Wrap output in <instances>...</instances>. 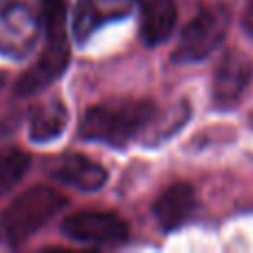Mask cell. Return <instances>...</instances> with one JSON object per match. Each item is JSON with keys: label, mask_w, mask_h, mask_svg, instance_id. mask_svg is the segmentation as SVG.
Returning a JSON list of instances; mask_svg holds the SVG:
<instances>
[{"label": "cell", "mask_w": 253, "mask_h": 253, "mask_svg": "<svg viewBox=\"0 0 253 253\" xmlns=\"http://www.w3.org/2000/svg\"><path fill=\"white\" fill-rule=\"evenodd\" d=\"M158 107L149 98H111L84 111L78 135L89 142L125 149L156 123Z\"/></svg>", "instance_id": "cell-1"}, {"label": "cell", "mask_w": 253, "mask_h": 253, "mask_svg": "<svg viewBox=\"0 0 253 253\" xmlns=\"http://www.w3.org/2000/svg\"><path fill=\"white\" fill-rule=\"evenodd\" d=\"M44 22V47L38 60L16 83L18 96H34L53 84L69 67V40H67V0H40Z\"/></svg>", "instance_id": "cell-2"}, {"label": "cell", "mask_w": 253, "mask_h": 253, "mask_svg": "<svg viewBox=\"0 0 253 253\" xmlns=\"http://www.w3.org/2000/svg\"><path fill=\"white\" fill-rule=\"evenodd\" d=\"M67 207V198L47 184L22 191L0 213V231L9 245L18 247L49 224Z\"/></svg>", "instance_id": "cell-3"}, {"label": "cell", "mask_w": 253, "mask_h": 253, "mask_svg": "<svg viewBox=\"0 0 253 253\" xmlns=\"http://www.w3.org/2000/svg\"><path fill=\"white\" fill-rule=\"evenodd\" d=\"M229 22H231V13L224 4L200 7V11L187 22V27L180 34L171 60L175 65H189V62H200L209 58L222 44L229 31Z\"/></svg>", "instance_id": "cell-4"}, {"label": "cell", "mask_w": 253, "mask_h": 253, "mask_svg": "<svg viewBox=\"0 0 253 253\" xmlns=\"http://www.w3.org/2000/svg\"><path fill=\"white\" fill-rule=\"evenodd\" d=\"M65 238L83 245H120L129 238V222L114 211H78L62 220Z\"/></svg>", "instance_id": "cell-5"}, {"label": "cell", "mask_w": 253, "mask_h": 253, "mask_svg": "<svg viewBox=\"0 0 253 253\" xmlns=\"http://www.w3.org/2000/svg\"><path fill=\"white\" fill-rule=\"evenodd\" d=\"M40 20L27 4L13 2L0 7V56L22 60L40 40Z\"/></svg>", "instance_id": "cell-6"}, {"label": "cell", "mask_w": 253, "mask_h": 253, "mask_svg": "<svg viewBox=\"0 0 253 253\" xmlns=\"http://www.w3.org/2000/svg\"><path fill=\"white\" fill-rule=\"evenodd\" d=\"M253 80V62L245 53L236 51H227L220 60V65L215 67V76H213V102L220 109H229L236 102H240L242 93L247 91V87Z\"/></svg>", "instance_id": "cell-7"}, {"label": "cell", "mask_w": 253, "mask_h": 253, "mask_svg": "<svg viewBox=\"0 0 253 253\" xmlns=\"http://www.w3.org/2000/svg\"><path fill=\"white\" fill-rule=\"evenodd\" d=\"M135 0H78L74 7V38L87 42L105 25L131 16Z\"/></svg>", "instance_id": "cell-8"}, {"label": "cell", "mask_w": 253, "mask_h": 253, "mask_svg": "<svg viewBox=\"0 0 253 253\" xmlns=\"http://www.w3.org/2000/svg\"><path fill=\"white\" fill-rule=\"evenodd\" d=\"M49 178L78 191H98L107 184L109 171L84 153H65L51 162Z\"/></svg>", "instance_id": "cell-9"}, {"label": "cell", "mask_w": 253, "mask_h": 253, "mask_svg": "<svg viewBox=\"0 0 253 253\" xmlns=\"http://www.w3.org/2000/svg\"><path fill=\"white\" fill-rule=\"evenodd\" d=\"M196 207V189L189 182H173L153 202V218L162 231H175L191 220Z\"/></svg>", "instance_id": "cell-10"}, {"label": "cell", "mask_w": 253, "mask_h": 253, "mask_svg": "<svg viewBox=\"0 0 253 253\" xmlns=\"http://www.w3.org/2000/svg\"><path fill=\"white\" fill-rule=\"evenodd\" d=\"M140 7V40L156 47L169 40L178 20L175 0H135Z\"/></svg>", "instance_id": "cell-11"}, {"label": "cell", "mask_w": 253, "mask_h": 253, "mask_svg": "<svg viewBox=\"0 0 253 253\" xmlns=\"http://www.w3.org/2000/svg\"><path fill=\"white\" fill-rule=\"evenodd\" d=\"M69 123V109L60 98H44L29 111V138L36 144H44L60 138Z\"/></svg>", "instance_id": "cell-12"}, {"label": "cell", "mask_w": 253, "mask_h": 253, "mask_svg": "<svg viewBox=\"0 0 253 253\" xmlns=\"http://www.w3.org/2000/svg\"><path fill=\"white\" fill-rule=\"evenodd\" d=\"M31 156L22 149H0V198L9 193L29 171Z\"/></svg>", "instance_id": "cell-13"}, {"label": "cell", "mask_w": 253, "mask_h": 253, "mask_svg": "<svg viewBox=\"0 0 253 253\" xmlns=\"http://www.w3.org/2000/svg\"><path fill=\"white\" fill-rule=\"evenodd\" d=\"M242 25H245L247 34L253 36V0H249V2H247L245 16H242Z\"/></svg>", "instance_id": "cell-14"}, {"label": "cell", "mask_w": 253, "mask_h": 253, "mask_svg": "<svg viewBox=\"0 0 253 253\" xmlns=\"http://www.w3.org/2000/svg\"><path fill=\"white\" fill-rule=\"evenodd\" d=\"M2 83H4V76H2V74H0V87H2Z\"/></svg>", "instance_id": "cell-15"}]
</instances>
